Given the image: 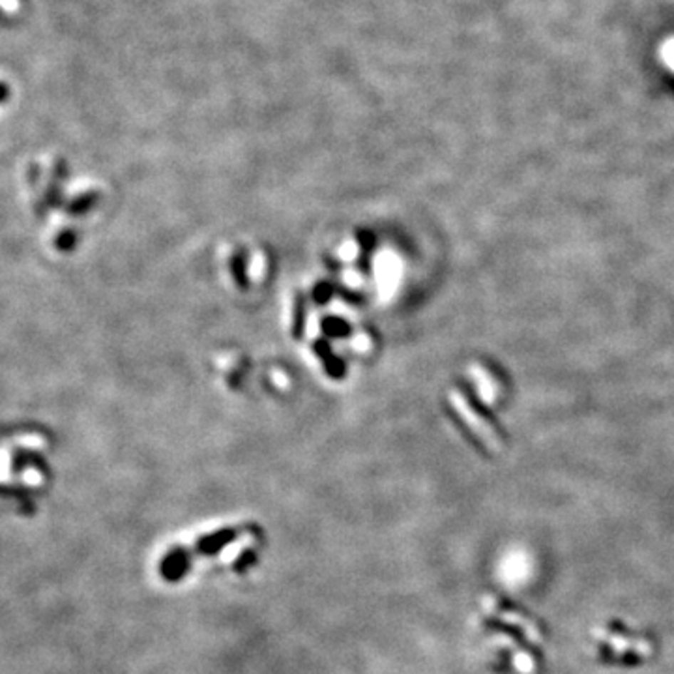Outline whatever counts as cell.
Listing matches in <instances>:
<instances>
[{
	"label": "cell",
	"mask_w": 674,
	"mask_h": 674,
	"mask_svg": "<svg viewBox=\"0 0 674 674\" xmlns=\"http://www.w3.org/2000/svg\"><path fill=\"white\" fill-rule=\"evenodd\" d=\"M450 401H452L453 408H455L459 416H461V420H463L468 427H470V431H472V433L476 435V437H478L479 440H482V442L491 450V452H498V450L502 448V442H500L497 431H494V429L491 427V425H489V423L485 422V420H483V418L479 416V414L476 413L470 405H468V401L463 398V395H461V393L459 392L450 393Z\"/></svg>",
	"instance_id": "obj_1"
},
{
	"label": "cell",
	"mask_w": 674,
	"mask_h": 674,
	"mask_svg": "<svg viewBox=\"0 0 674 674\" xmlns=\"http://www.w3.org/2000/svg\"><path fill=\"white\" fill-rule=\"evenodd\" d=\"M193 566V556L187 547H175L160 560V575L167 583H178L190 574Z\"/></svg>",
	"instance_id": "obj_2"
},
{
	"label": "cell",
	"mask_w": 674,
	"mask_h": 674,
	"mask_svg": "<svg viewBox=\"0 0 674 674\" xmlns=\"http://www.w3.org/2000/svg\"><path fill=\"white\" fill-rule=\"evenodd\" d=\"M240 534L242 529L216 530V532L202 536L193 547H187V551H190L193 559H197V556H216L222 549H225L227 545H231L232 541H237Z\"/></svg>",
	"instance_id": "obj_3"
},
{
	"label": "cell",
	"mask_w": 674,
	"mask_h": 674,
	"mask_svg": "<svg viewBox=\"0 0 674 674\" xmlns=\"http://www.w3.org/2000/svg\"><path fill=\"white\" fill-rule=\"evenodd\" d=\"M470 377H472L474 384L478 388V395L483 403H494L498 399V383L494 380V377L491 373L487 371L482 365H472L470 368Z\"/></svg>",
	"instance_id": "obj_4"
},
{
	"label": "cell",
	"mask_w": 674,
	"mask_h": 674,
	"mask_svg": "<svg viewBox=\"0 0 674 674\" xmlns=\"http://www.w3.org/2000/svg\"><path fill=\"white\" fill-rule=\"evenodd\" d=\"M255 562H257V553H253L252 549H247L246 553L240 554V559L234 562V571H237V574H244V571H247Z\"/></svg>",
	"instance_id": "obj_5"
},
{
	"label": "cell",
	"mask_w": 674,
	"mask_h": 674,
	"mask_svg": "<svg viewBox=\"0 0 674 674\" xmlns=\"http://www.w3.org/2000/svg\"><path fill=\"white\" fill-rule=\"evenodd\" d=\"M661 61H663L665 68L674 73V38H670L667 43H663L661 47Z\"/></svg>",
	"instance_id": "obj_6"
},
{
	"label": "cell",
	"mask_w": 674,
	"mask_h": 674,
	"mask_svg": "<svg viewBox=\"0 0 674 674\" xmlns=\"http://www.w3.org/2000/svg\"><path fill=\"white\" fill-rule=\"evenodd\" d=\"M6 98H8V86L0 83V101H4Z\"/></svg>",
	"instance_id": "obj_7"
}]
</instances>
